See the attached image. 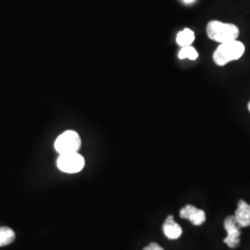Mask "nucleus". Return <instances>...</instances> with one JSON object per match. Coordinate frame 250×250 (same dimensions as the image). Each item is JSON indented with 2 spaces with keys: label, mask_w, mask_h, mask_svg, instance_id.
<instances>
[{
  "label": "nucleus",
  "mask_w": 250,
  "mask_h": 250,
  "mask_svg": "<svg viewBox=\"0 0 250 250\" xmlns=\"http://www.w3.org/2000/svg\"><path fill=\"white\" fill-rule=\"evenodd\" d=\"M207 34L209 39L223 44L236 40L239 36V29L232 23H224L219 21H211L207 25Z\"/></svg>",
  "instance_id": "obj_1"
},
{
  "label": "nucleus",
  "mask_w": 250,
  "mask_h": 250,
  "mask_svg": "<svg viewBox=\"0 0 250 250\" xmlns=\"http://www.w3.org/2000/svg\"><path fill=\"white\" fill-rule=\"evenodd\" d=\"M245 52V45L240 41L233 40L223 43L213 54V61L218 66H224L232 61H237Z\"/></svg>",
  "instance_id": "obj_2"
},
{
  "label": "nucleus",
  "mask_w": 250,
  "mask_h": 250,
  "mask_svg": "<svg viewBox=\"0 0 250 250\" xmlns=\"http://www.w3.org/2000/svg\"><path fill=\"white\" fill-rule=\"evenodd\" d=\"M81 144L82 141L79 134L74 131H66L57 138L55 142V149L60 153V155L78 152Z\"/></svg>",
  "instance_id": "obj_3"
},
{
  "label": "nucleus",
  "mask_w": 250,
  "mask_h": 250,
  "mask_svg": "<svg viewBox=\"0 0 250 250\" xmlns=\"http://www.w3.org/2000/svg\"><path fill=\"white\" fill-rule=\"evenodd\" d=\"M58 168L66 173H76L83 170L84 159L78 152L61 154L58 161Z\"/></svg>",
  "instance_id": "obj_4"
},
{
  "label": "nucleus",
  "mask_w": 250,
  "mask_h": 250,
  "mask_svg": "<svg viewBox=\"0 0 250 250\" xmlns=\"http://www.w3.org/2000/svg\"><path fill=\"white\" fill-rule=\"evenodd\" d=\"M224 228L227 232V236L224 242L230 249H237L240 245L241 227L235 221L234 216H228L224 220Z\"/></svg>",
  "instance_id": "obj_5"
},
{
  "label": "nucleus",
  "mask_w": 250,
  "mask_h": 250,
  "mask_svg": "<svg viewBox=\"0 0 250 250\" xmlns=\"http://www.w3.org/2000/svg\"><path fill=\"white\" fill-rule=\"evenodd\" d=\"M180 217L182 219L189 220L196 226H199L206 222V213L203 209H199L195 206L187 205L180 210Z\"/></svg>",
  "instance_id": "obj_6"
},
{
  "label": "nucleus",
  "mask_w": 250,
  "mask_h": 250,
  "mask_svg": "<svg viewBox=\"0 0 250 250\" xmlns=\"http://www.w3.org/2000/svg\"><path fill=\"white\" fill-rule=\"evenodd\" d=\"M234 218L236 223L241 228L250 226V205L245 200H239L237 209L235 210Z\"/></svg>",
  "instance_id": "obj_7"
},
{
  "label": "nucleus",
  "mask_w": 250,
  "mask_h": 250,
  "mask_svg": "<svg viewBox=\"0 0 250 250\" xmlns=\"http://www.w3.org/2000/svg\"><path fill=\"white\" fill-rule=\"evenodd\" d=\"M162 229H163V232L166 235V237L171 239V240L178 239L183 233V230H182L181 226L174 221V218L172 215L167 217L165 223L163 224Z\"/></svg>",
  "instance_id": "obj_8"
},
{
  "label": "nucleus",
  "mask_w": 250,
  "mask_h": 250,
  "mask_svg": "<svg viewBox=\"0 0 250 250\" xmlns=\"http://www.w3.org/2000/svg\"><path fill=\"white\" fill-rule=\"evenodd\" d=\"M194 40H195V34L189 28H186L183 31L179 32L178 35L176 36V42L182 47L192 45Z\"/></svg>",
  "instance_id": "obj_9"
},
{
  "label": "nucleus",
  "mask_w": 250,
  "mask_h": 250,
  "mask_svg": "<svg viewBox=\"0 0 250 250\" xmlns=\"http://www.w3.org/2000/svg\"><path fill=\"white\" fill-rule=\"evenodd\" d=\"M15 240V232L9 227L0 228V248L10 245Z\"/></svg>",
  "instance_id": "obj_10"
},
{
  "label": "nucleus",
  "mask_w": 250,
  "mask_h": 250,
  "mask_svg": "<svg viewBox=\"0 0 250 250\" xmlns=\"http://www.w3.org/2000/svg\"><path fill=\"white\" fill-rule=\"evenodd\" d=\"M178 57L180 60L188 59L191 61H196L198 58V53L195 47H193L192 45H188V46H184L181 48Z\"/></svg>",
  "instance_id": "obj_11"
},
{
  "label": "nucleus",
  "mask_w": 250,
  "mask_h": 250,
  "mask_svg": "<svg viewBox=\"0 0 250 250\" xmlns=\"http://www.w3.org/2000/svg\"><path fill=\"white\" fill-rule=\"evenodd\" d=\"M143 250H164L161 248L160 245H158L157 243H150L148 246H146V248H144Z\"/></svg>",
  "instance_id": "obj_12"
},
{
  "label": "nucleus",
  "mask_w": 250,
  "mask_h": 250,
  "mask_svg": "<svg viewBox=\"0 0 250 250\" xmlns=\"http://www.w3.org/2000/svg\"><path fill=\"white\" fill-rule=\"evenodd\" d=\"M186 4H191V3H193L195 0H183Z\"/></svg>",
  "instance_id": "obj_13"
},
{
  "label": "nucleus",
  "mask_w": 250,
  "mask_h": 250,
  "mask_svg": "<svg viewBox=\"0 0 250 250\" xmlns=\"http://www.w3.org/2000/svg\"><path fill=\"white\" fill-rule=\"evenodd\" d=\"M248 107H249V110H250V103H249V106H248Z\"/></svg>",
  "instance_id": "obj_14"
}]
</instances>
